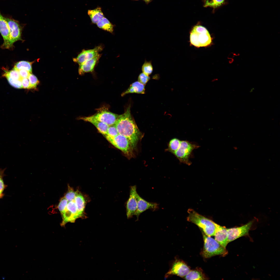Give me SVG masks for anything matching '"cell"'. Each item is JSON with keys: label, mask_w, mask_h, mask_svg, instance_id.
Instances as JSON below:
<instances>
[{"label": "cell", "mask_w": 280, "mask_h": 280, "mask_svg": "<svg viewBox=\"0 0 280 280\" xmlns=\"http://www.w3.org/2000/svg\"><path fill=\"white\" fill-rule=\"evenodd\" d=\"M181 140L177 138H174L170 142L168 149L173 154L177 150L179 146Z\"/></svg>", "instance_id": "25"}, {"label": "cell", "mask_w": 280, "mask_h": 280, "mask_svg": "<svg viewBox=\"0 0 280 280\" xmlns=\"http://www.w3.org/2000/svg\"><path fill=\"white\" fill-rule=\"evenodd\" d=\"M137 187L136 185L130 187V195L126 205V215L128 219L132 218L135 214L137 207Z\"/></svg>", "instance_id": "10"}, {"label": "cell", "mask_w": 280, "mask_h": 280, "mask_svg": "<svg viewBox=\"0 0 280 280\" xmlns=\"http://www.w3.org/2000/svg\"><path fill=\"white\" fill-rule=\"evenodd\" d=\"M67 203L68 201L65 197L62 198L60 199L58 207L61 214L64 211Z\"/></svg>", "instance_id": "33"}, {"label": "cell", "mask_w": 280, "mask_h": 280, "mask_svg": "<svg viewBox=\"0 0 280 280\" xmlns=\"http://www.w3.org/2000/svg\"><path fill=\"white\" fill-rule=\"evenodd\" d=\"M6 168L2 169L0 168V192L2 193L5 187V186L3 180V178L4 176V171Z\"/></svg>", "instance_id": "35"}, {"label": "cell", "mask_w": 280, "mask_h": 280, "mask_svg": "<svg viewBox=\"0 0 280 280\" xmlns=\"http://www.w3.org/2000/svg\"><path fill=\"white\" fill-rule=\"evenodd\" d=\"M101 50L102 47L98 46L93 49L83 50L76 58H74L73 60L79 65L96 56Z\"/></svg>", "instance_id": "14"}, {"label": "cell", "mask_w": 280, "mask_h": 280, "mask_svg": "<svg viewBox=\"0 0 280 280\" xmlns=\"http://www.w3.org/2000/svg\"><path fill=\"white\" fill-rule=\"evenodd\" d=\"M75 198L71 201H68L65 209L61 214L62 221L61 226H64L68 222H74L76 219L82 216L78 210Z\"/></svg>", "instance_id": "7"}, {"label": "cell", "mask_w": 280, "mask_h": 280, "mask_svg": "<svg viewBox=\"0 0 280 280\" xmlns=\"http://www.w3.org/2000/svg\"><path fill=\"white\" fill-rule=\"evenodd\" d=\"M145 85L138 81H136L132 83L129 87L121 94L123 96L129 93H138L144 94L145 93Z\"/></svg>", "instance_id": "19"}, {"label": "cell", "mask_w": 280, "mask_h": 280, "mask_svg": "<svg viewBox=\"0 0 280 280\" xmlns=\"http://www.w3.org/2000/svg\"><path fill=\"white\" fill-rule=\"evenodd\" d=\"M133 0V1H138V0Z\"/></svg>", "instance_id": "40"}, {"label": "cell", "mask_w": 280, "mask_h": 280, "mask_svg": "<svg viewBox=\"0 0 280 280\" xmlns=\"http://www.w3.org/2000/svg\"><path fill=\"white\" fill-rule=\"evenodd\" d=\"M118 115L109 111L108 108L103 107L99 109L95 114L90 116L110 126L115 124Z\"/></svg>", "instance_id": "8"}, {"label": "cell", "mask_w": 280, "mask_h": 280, "mask_svg": "<svg viewBox=\"0 0 280 280\" xmlns=\"http://www.w3.org/2000/svg\"><path fill=\"white\" fill-rule=\"evenodd\" d=\"M191 43L197 47H205L210 45L212 39L207 30L200 25L195 26L190 33Z\"/></svg>", "instance_id": "4"}, {"label": "cell", "mask_w": 280, "mask_h": 280, "mask_svg": "<svg viewBox=\"0 0 280 280\" xmlns=\"http://www.w3.org/2000/svg\"><path fill=\"white\" fill-rule=\"evenodd\" d=\"M1 194H2V193H1V192H0V198L1 197Z\"/></svg>", "instance_id": "39"}, {"label": "cell", "mask_w": 280, "mask_h": 280, "mask_svg": "<svg viewBox=\"0 0 280 280\" xmlns=\"http://www.w3.org/2000/svg\"><path fill=\"white\" fill-rule=\"evenodd\" d=\"M183 278L186 280L207 279V278L201 270L196 269L190 270L189 272Z\"/></svg>", "instance_id": "21"}, {"label": "cell", "mask_w": 280, "mask_h": 280, "mask_svg": "<svg viewBox=\"0 0 280 280\" xmlns=\"http://www.w3.org/2000/svg\"><path fill=\"white\" fill-rule=\"evenodd\" d=\"M75 199L78 210L82 215L85 206V201L82 195L78 191H76Z\"/></svg>", "instance_id": "23"}, {"label": "cell", "mask_w": 280, "mask_h": 280, "mask_svg": "<svg viewBox=\"0 0 280 280\" xmlns=\"http://www.w3.org/2000/svg\"><path fill=\"white\" fill-rule=\"evenodd\" d=\"M101 56L99 54L93 58L79 65L78 70L79 74L82 75L86 73L93 72Z\"/></svg>", "instance_id": "16"}, {"label": "cell", "mask_w": 280, "mask_h": 280, "mask_svg": "<svg viewBox=\"0 0 280 280\" xmlns=\"http://www.w3.org/2000/svg\"><path fill=\"white\" fill-rule=\"evenodd\" d=\"M88 14L93 24H96L104 17L103 14L100 7H98L93 10H88Z\"/></svg>", "instance_id": "20"}, {"label": "cell", "mask_w": 280, "mask_h": 280, "mask_svg": "<svg viewBox=\"0 0 280 280\" xmlns=\"http://www.w3.org/2000/svg\"><path fill=\"white\" fill-rule=\"evenodd\" d=\"M200 146L197 144L187 141H181L177 150L174 154L181 163L188 165L192 163L190 160L193 150Z\"/></svg>", "instance_id": "5"}, {"label": "cell", "mask_w": 280, "mask_h": 280, "mask_svg": "<svg viewBox=\"0 0 280 280\" xmlns=\"http://www.w3.org/2000/svg\"><path fill=\"white\" fill-rule=\"evenodd\" d=\"M253 222L251 221L240 227L227 228L228 243L248 234Z\"/></svg>", "instance_id": "12"}, {"label": "cell", "mask_w": 280, "mask_h": 280, "mask_svg": "<svg viewBox=\"0 0 280 280\" xmlns=\"http://www.w3.org/2000/svg\"><path fill=\"white\" fill-rule=\"evenodd\" d=\"M119 134L115 124L109 126L108 129L107 136L111 137H114Z\"/></svg>", "instance_id": "30"}, {"label": "cell", "mask_w": 280, "mask_h": 280, "mask_svg": "<svg viewBox=\"0 0 280 280\" xmlns=\"http://www.w3.org/2000/svg\"><path fill=\"white\" fill-rule=\"evenodd\" d=\"M137 208L135 215L138 220L140 215L147 210L150 209L153 211L159 208L158 204L155 202H148L141 197L138 193L137 195Z\"/></svg>", "instance_id": "13"}, {"label": "cell", "mask_w": 280, "mask_h": 280, "mask_svg": "<svg viewBox=\"0 0 280 280\" xmlns=\"http://www.w3.org/2000/svg\"><path fill=\"white\" fill-rule=\"evenodd\" d=\"M150 79L149 75H147L143 73H140L138 78V81L145 85Z\"/></svg>", "instance_id": "34"}, {"label": "cell", "mask_w": 280, "mask_h": 280, "mask_svg": "<svg viewBox=\"0 0 280 280\" xmlns=\"http://www.w3.org/2000/svg\"><path fill=\"white\" fill-rule=\"evenodd\" d=\"M21 80L23 88L27 89H32L28 78H22Z\"/></svg>", "instance_id": "36"}, {"label": "cell", "mask_w": 280, "mask_h": 280, "mask_svg": "<svg viewBox=\"0 0 280 280\" xmlns=\"http://www.w3.org/2000/svg\"><path fill=\"white\" fill-rule=\"evenodd\" d=\"M190 270L189 266L184 262L180 260H176L173 263L171 267L166 274L165 278H167L173 275L183 277L189 272Z\"/></svg>", "instance_id": "9"}, {"label": "cell", "mask_w": 280, "mask_h": 280, "mask_svg": "<svg viewBox=\"0 0 280 280\" xmlns=\"http://www.w3.org/2000/svg\"><path fill=\"white\" fill-rule=\"evenodd\" d=\"M18 71L22 78H28L29 75L31 73L25 69H20Z\"/></svg>", "instance_id": "37"}, {"label": "cell", "mask_w": 280, "mask_h": 280, "mask_svg": "<svg viewBox=\"0 0 280 280\" xmlns=\"http://www.w3.org/2000/svg\"><path fill=\"white\" fill-rule=\"evenodd\" d=\"M105 136L113 145L121 151L127 156L129 157L133 156V151L134 148L130 141L125 137L119 134L113 137L107 136Z\"/></svg>", "instance_id": "6"}, {"label": "cell", "mask_w": 280, "mask_h": 280, "mask_svg": "<svg viewBox=\"0 0 280 280\" xmlns=\"http://www.w3.org/2000/svg\"><path fill=\"white\" fill-rule=\"evenodd\" d=\"M4 71L5 73L3 75H8L11 78L16 80H21L22 79L18 70L13 69L9 71L6 70Z\"/></svg>", "instance_id": "29"}, {"label": "cell", "mask_w": 280, "mask_h": 280, "mask_svg": "<svg viewBox=\"0 0 280 280\" xmlns=\"http://www.w3.org/2000/svg\"><path fill=\"white\" fill-rule=\"evenodd\" d=\"M0 32L3 39L4 42L2 47L10 48L9 45L10 31L8 24L0 12Z\"/></svg>", "instance_id": "15"}, {"label": "cell", "mask_w": 280, "mask_h": 280, "mask_svg": "<svg viewBox=\"0 0 280 280\" xmlns=\"http://www.w3.org/2000/svg\"><path fill=\"white\" fill-rule=\"evenodd\" d=\"M119 134L125 137L134 148L139 139L141 133L131 114L130 106L125 112L119 115L115 124Z\"/></svg>", "instance_id": "1"}, {"label": "cell", "mask_w": 280, "mask_h": 280, "mask_svg": "<svg viewBox=\"0 0 280 280\" xmlns=\"http://www.w3.org/2000/svg\"><path fill=\"white\" fill-rule=\"evenodd\" d=\"M215 239L225 248L228 243L227 228L219 225L214 236Z\"/></svg>", "instance_id": "17"}, {"label": "cell", "mask_w": 280, "mask_h": 280, "mask_svg": "<svg viewBox=\"0 0 280 280\" xmlns=\"http://www.w3.org/2000/svg\"><path fill=\"white\" fill-rule=\"evenodd\" d=\"M204 241L203 248L201 252L202 256L208 258L217 255L226 256L228 251L215 239L207 236L202 232Z\"/></svg>", "instance_id": "3"}, {"label": "cell", "mask_w": 280, "mask_h": 280, "mask_svg": "<svg viewBox=\"0 0 280 280\" xmlns=\"http://www.w3.org/2000/svg\"><path fill=\"white\" fill-rule=\"evenodd\" d=\"M28 79L31 88H35L39 83L37 77L31 73L28 77Z\"/></svg>", "instance_id": "31"}, {"label": "cell", "mask_w": 280, "mask_h": 280, "mask_svg": "<svg viewBox=\"0 0 280 280\" xmlns=\"http://www.w3.org/2000/svg\"><path fill=\"white\" fill-rule=\"evenodd\" d=\"M85 121L89 122L94 125L98 131L104 136L107 134L109 126L107 124L97 120L91 117H80L79 118Z\"/></svg>", "instance_id": "18"}, {"label": "cell", "mask_w": 280, "mask_h": 280, "mask_svg": "<svg viewBox=\"0 0 280 280\" xmlns=\"http://www.w3.org/2000/svg\"><path fill=\"white\" fill-rule=\"evenodd\" d=\"M3 76L6 78L9 83L13 87L18 89L23 88L21 80L14 79L6 75H3Z\"/></svg>", "instance_id": "27"}, {"label": "cell", "mask_w": 280, "mask_h": 280, "mask_svg": "<svg viewBox=\"0 0 280 280\" xmlns=\"http://www.w3.org/2000/svg\"><path fill=\"white\" fill-rule=\"evenodd\" d=\"M68 191L64 197L68 201H69L74 199L76 194V191H75L73 189L69 186H68Z\"/></svg>", "instance_id": "32"}, {"label": "cell", "mask_w": 280, "mask_h": 280, "mask_svg": "<svg viewBox=\"0 0 280 280\" xmlns=\"http://www.w3.org/2000/svg\"><path fill=\"white\" fill-rule=\"evenodd\" d=\"M33 63V62L24 61H20L15 64L13 69L17 70L25 69L31 73L32 70V65Z\"/></svg>", "instance_id": "24"}, {"label": "cell", "mask_w": 280, "mask_h": 280, "mask_svg": "<svg viewBox=\"0 0 280 280\" xmlns=\"http://www.w3.org/2000/svg\"><path fill=\"white\" fill-rule=\"evenodd\" d=\"M96 25L99 28L110 32L112 33L113 31V25L107 19L104 17Z\"/></svg>", "instance_id": "22"}, {"label": "cell", "mask_w": 280, "mask_h": 280, "mask_svg": "<svg viewBox=\"0 0 280 280\" xmlns=\"http://www.w3.org/2000/svg\"><path fill=\"white\" fill-rule=\"evenodd\" d=\"M143 73L145 74L149 75L152 73L153 67L151 61H145L142 67Z\"/></svg>", "instance_id": "26"}, {"label": "cell", "mask_w": 280, "mask_h": 280, "mask_svg": "<svg viewBox=\"0 0 280 280\" xmlns=\"http://www.w3.org/2000/svg\"><path fill=\"white\" fill-rule=\"evenodd\" d=\"M187 220L198 226L203 232L209 236H214L219 225L211 220L199 214L194 210L189 209Z\"/></svg>", "instance_id": "2"}, {"label": "cell", "mask_w": 280, "mask_h": 280, "mask_svg": "<svg viewBox=\"0 0 280 280\" xmlns=\"http://www.w3.org/2000/svg\"><path fill=\"white\" fill-rule=\"evenodd\" d=\"M225 0H204V6H211L215 8L221 5Z\"/></svg>", "instance_id": "28"}, {"label": "cell", "mask_w": 280, "mask_h": 280, "mask_svg": "<svg viewBox=\"0 0 280 280\" xmlns=\"http://www.w3.org/2000/svg\"><path fill=\"white\" fill-rule=\"evenodd\" d=\"M146 4H148L150 2H151L152 0H143Z\"/></svg>", "instance_id": "38"}, {"label": "cell", "mask_w": 280, "mask_h": 280, "mask_svg": "<svg viewBox=\"0 0 280 280\" xmlns=\"http://www.w3.org/2000/svg\"><path fill=\"white\" fill-rule=\"evenodd\" d=\"M5 18L10 30L9 45L10 48L14 43L21 40V29L18 21L10 18Z\"/></svg>", "instance_id": "11"}]
</instances>
